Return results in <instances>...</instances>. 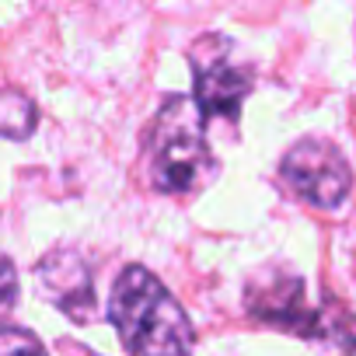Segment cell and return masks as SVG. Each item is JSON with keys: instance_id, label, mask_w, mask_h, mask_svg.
<instances>
[{"instance_id": "6da1fadb", "label": "cell", "mask_w": 356, "mask_h": 356, "mask_svg": "<svg viewBox=\"0 0 356 356\" xmlns=\"http://www.w3.org/2000/svg\"><path fill=\"white\" fill-rule=\"evenodd\" d=\"M108 314L129 356H193L196 335L182 304L143 266L122 269Z\"/></svg>"}, {"instance_id": "7a4b0ae2", "label": "cell", "mask_w": 356, "mask_h": 356, "mask_svg": "<svg viewBox=\"0 0 356 356\" xmlns=\"http://www.w3.org/2000/svg\"><path fill=\"white\" fill-rule=\"evenodd\" d=\"M147 168L168 196H193L213 182L217 161L207 143V119L193 98L175 95L161 105L147 140Z\"/></svg>"}, {"instance_id": "3957f363", "label": "cell", "mask_w": 356, "mask_h": 356, "mask_svg": "<svg viewBox=\"0 0 356 356\" xmlns=\"http://www.w3.org/2000/svg\"><path fill=\"white\" fill-rule=\"evenodd\" d=\"M193 77H196V95L193 102L200 105L203 119H238L241 105L252 91V70L238 56L234 42L224 35H207L193 46Z\"/></svg>"}, {"instance_id": "277c9868", "label": "cell", "mask_w": 356, "mask_h": 356, "mask_svg": "<svg viewBox=\"0 0 356 356\" xmlns=\"http://www.w3.org/2000/svg\"><path fill=\"white\" fill-rule=\"evenodd\" d=\"M283 182L318 210H339L353 189V171L342 150L328 140H300L280 164Z\"/></svg>"}, {"instance_id": "5b68a950", "label": "cell", "mask_w": 356, "mask_h": 356, "mask_svg": "<svg viewBox=\"0 0 356 356\" xmlns=\"http://www.w3.org/2000/svg\"><path fill=\"white\" fill-rule=\"evenodd\" d=\"M39 286L74 321L95 318V280L77 252H49L39 266Z\"/></svg>"}, {"instance_id": "8992f818", "label": "cell", "mask_w": 356, "mask_h": 356, "mask_svg": "<svg viewBox=\"0 0 356 356\" xmlns=\"http://www.w3.org/2000/svg\"><path fill=\"white\" fill-rule=\"evenodd\" d=\"M248 311L269 325H280L286 332H297L304 339H311L318 311L307 307L304 300V283L297 276H259L248 283Z\"/></svg>"}, {"instance_id": "52a82bcc", "label": "cell", "mask_w": 356, "mask_h": 356, "mask_svg": "<svg viewBox=\"0 0 356 356\" xmlns=\"http://www.w3.org/2000/svg\"><path fill=\"white\" fill-rule=\"evenodd\" d=\"M311 339L328 353V356H356V318L342 307H321Z\"/></svg>"}, {"instance_id": "ba28073f", "label": "cell", "mask_w": 356, "mask_h": 356, "mask_svg": "<svg viewBox=\"0 0 356 356\" xmlns=\"http://www.w3.org/2000/svg\"><path fill=\"white\" fill-rule=\"evenodd\" d=\"M35 122H39L35 105L22 91H0V133L11 140H29Z\"/></svg>"}, {"instance_id": "9c48e42d", "label": "cell", "mask_w": 356, "mask_h": 356, "mask_svg": "<svg viewBox=\"0 0 356 356\" xmlns=\"http://www.w3.org/2000/svg\"><path fill=\"white\" fill-rule=\"evenodd\" d=\"M0 356H49L32 332L0 328Z\"/></svg>"}, {"instance_id": "30bf717a", "label": "cell", "mask_w": 356, "mask_h": 356, "mask_svg": "<svg viewBox=\"0 0 356 356\" xmlns=\"http://www.w3.org/2000/svg\"><path fill=\"white\" fill-rule=\"evenodd\" d=\"M15 293H18V273H15L11 259L0 252V307H11Z\"/></svg>"}]
</instances>
